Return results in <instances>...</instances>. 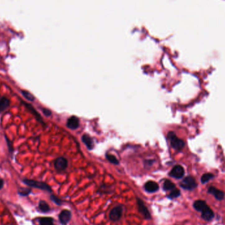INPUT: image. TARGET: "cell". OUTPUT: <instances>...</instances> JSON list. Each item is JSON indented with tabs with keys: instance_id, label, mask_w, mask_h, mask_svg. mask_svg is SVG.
<instances>
[{
	"instance_id": "obj_1",
	"label": "cell",
	"mask_w": 225,
	"mask_h": 225,
	"mask_svg": "<svg viewBox=\"0 0 225 225\" xmlns=\"http://www.w3.org/2000/svg\"><path fill=\"white\" fill-rule=\"evenodd\" d=\"M168 138L170 140L171 146L174 149L181 150L184 147V142L182 140L178 138L173 132H169L168 133Z\"/></svg>"
},
{
	"instance_id": "obj_2",
	"label": "cell",
	"mask_w": 225,
	"mask_h": 225,
	"mask_svg": "<svg viewBox=\"0 0 225 225\" xmlns=\"http://www.w3.org/2000/svg\"><path fill=\"white\" fill-rule=\"evenodd\" d=\"M23 182L29 186L32 187V188H36L43 190L48 191V192H52V190L51 187L49 186V185L47 184L42 182H39L36 181H32V180H29V179H25L23 180Z\"/></svg>"
},
{
	"instance_id": "obj_3",
	"label": "cell",
	"mask_w": 225,
	"mask_h": 225,
	"mask_svg": "<svg viewBox=\"0 0 225 225\" xmlns=\"http://www.w3.org/2000/svg\"><path fill=\"white\" fill-rule=\"evenodd\" d=\"M180 185L185 190H192L197 186V183L194 178L192 177H187L182 180Z\"/></svg>"
},
{
	"instance_id": "obj_4",
	"label": "cell",
	"mask_w": 225,
	"mask_h": 225,
	"mask_svg": "<svg viewBox=\"0 0 225 225\" xmlns=\"http://www.w3.org/2000/svg\"><path fill=\"white\" fill-rule=\"evenodd\" d=\"M122 215V206H117L112 208L109 213V218L112 221H118L121 218Z\"/></svg>"
},
{
	"instance_id": "obj_5",
	"label": "cell",
	"mask_w": 225,
	"mask_h": 225,
	"mask_svg": "<svg viewBox=\"0 0 225 225\" xmlns=\"http://www.w3.org/2000/svg\"><path fill=\"white\" fill-rule=\"evenodd\" d=\"M137 205L138 207V211L141 213L142 215L146 220H149L151 218L150 213L149 212L148 208L144 205V201L141 200L137 198Z\"/></svg>"
},
{
	"instance_id": "obj_6",
	"label": "cell",
	"mask_w": 225,
	"mask_h": 225,
	"mask_svg": "<svg viewBox=\"0 0 225 225\" xmlns=\"http://www.w3.org/2000/svg\"><path fill=\"white\" fill-rule=\"evenodd\" d=\"M67 165H68V162H67V160L63 157H58V158L55 159L54 163L55 169L59 171L65 170L66 168L67 167Z\"/></svg>"
},
{
	"instance_id": "obj_7",
	"label": "cell",
	"mask_w": 225,
	"mask_h": 225,
	"mask_svg": "<svg viewBox=\"0 0 225 225\" xmlns=\"http://www.w3.org/2000/svg\"><path fill=\"white\" fill-rule=\"evenodd\" d=\"M184 174V168L181 165H176L174 166L172 170L171 171L169 175L173 178H181L183 177Z\"/></svg>"
},
{
	"instance_id": "obj_8",
	"label": "cell",
	"mask_w": 225,
	"mask_h": 225,
	"mask_svg": "<svg viewBox=\"0 0 225 225\" xmlns=\"http://www.w3.org/2000/svg\"><path fill=\"white\" fill-rule=\"evenodd\" d=\"M71 218V212L69 210L64 209L62 211L59 215L60 223L63 225L67 224Z\"/></svg>"
},
{
	"instance_id": "obj_9",
	"label": "cell",
	"mask_w": 225,
	"mask_h": 225,
	"mask_svg": "<svg viewBox=\"0 0 225 225\" xmlns=\"http://www.w3.org/2000/svg\"><path fill=\"white\" fill-rule=\"evenodd\" d=\"M144 188L148 192L154 193L159 190V185L157 184V182L150 181L145 184Z\"/></svg>"
},
{
	"instance_id": "obj_10",
	"label": "cell",
	"mask_w": 225,
	"mask_h": 225,
	"mask_svg": "<svg viewBox=\"0 0 225 225\" xmlns=\"http://www.w3.org/2000/svg\"><path fill=\"white\" fill-rule=\"evenodd\" d=\"M79 119L75 116L71 117L67 122V127L70 129H72V130H75V129L78 128V126H79Z\"/></svg>"
},
{
	"instance_id": "obj_11",
	"label": "cell",
	"mask_w": 225,
	"mask_h": 225,
	"mask_svg": "<svg viewBox=\"0 0 225 225\" xmlns=\"http://www.w3.org/2000/svg\"><path fill=\"white\" fill-rule=\"evenodd\" d=\"M208 192L213 194L217 200H222L224 197V193L221 190H219L217 188L211 186L208 189Z\"/></svg>"
},
{
	"instance_id": "obj_12",
	"label": "cell",
	"mask_w": 225,
	"mask_h": 225,
	"mask_svg": "<svg viewBox=\"0 0 225 225\" xmlns=\"http://www.w3.org/2000/svg\"><path fill=\"white\" fill-rule=\"evenodd\" d=\"M201 217L205 221H211L214 217V213L210 209V207H207L204 210L201 211Z\"/></svg>"
},
{
	"instance_id": "obj_13",
	"label": "cell",
	"mask_w": 225,
	"mask_h": 225,
	"mask_svg": "<svg viewBox=\"0 0 225 225\" xmlns=\"http://www.w3.org/2000/svg\"><path fill=\"white\" fill-rule=\"evenodd\" d=\"M82 142L85 144V145L87 146V148L89 149H93L94 144V141H93L92 138L90 136H88V135H87V134H84L82 137Z\"/></svg>"
},
{
	"instance_id": "obj_14",
	"label": "cell",
	"mask_w": 225,
	"mask_h": 225,
	"mask_svg": "<svg viewBox=\"0 0 225 225\" xmlns=\"http://www.w3.org/2000/svg\"><path fill=\"white\" fill-rule=\"evenodd\" d=\"M207 207H208V206L206 204L205 201H202V200L195 201L194 204V207L195 208V210H197L198 211L201 212L202 211L204 210Z\"/></svg>"
},
{
	"instance_id": "obj_15",
	"label": "cell",
	"mask_w": 225,
	"mask_h": 225,
	"mask_svg": "<svg viewBox=\"0 0 225 225\" xmlns=\"http://www.w3.org/2000/svg\"><path fill=\"white\" fill-rule=\"evenodd\" d=\"M9 104L10 102L8 98L5 97L0 98V112L7 109L9 108Z\"/></svg>"
},
{
	"instance_id": "obj_16",
	"label": "cell",
	"mask_w": 225,
	"mask_h": 225,
	"mask_svg": "<svg viewBox=\"0 0 225 225\" xmlns=\"http://www.w3.org/2000/svg\"><path fill=\"white\" fill-rule=\"evenodd\" d=\"M40 225H54L53 218L52 217H42L39 220Z\"/></svg>"
},
{
	"instance_id": "obj_17",
	"label": "cell",
	"mask_w": 225,
	"mask_h": 225,
	"mask_svg": "<svg viewBox=\"0 0 225 225\" xmlns=\"http://www.w3.org/2000/svg\"><path fill=\"white\" fill-rule=\"evenodd\" d=\"M163 188V190L165 191L172 190L175 188V184L171 181H169V180H166V181L164 182Z\"/></svg>"
},
{
	"instance_id": "obj_18",
	"label": "cell",
	"mask_w": 225,
	"mask_h": 225,
	"mask_svg": "<svg viewBox=\"0 0 225 225\" xmlns=\"http://www.w3.org/2000/svg\"><path fill=\"white\" fill-rule=\"evenodd\" d=\"M38 207H39V209H40V210L44 213L48 212L50 209L49 206L48 205V204L44 201H40V203H39V205H38Z\"/></svg>"
},
{
	"instance_id": "obj_19",
	"label": "cell",
	"mask_w": 225,
	"mask_h": 225,
	"mask_svg": "<svg viewBox=\"0 0 225 225\" xmlns=\"http://www.w3.org/2000/svg\"><path fill=\"white\" fill-rule=\"evenodd\" d=\"M213 177H214V175L211 173H206L204 174L203 176L201 177V181L203 184H205L206 182H207L209 181H210L211 179H212Z\"/></svg>"
},
{
	"instance_id": "obj_20",
	"label": "cell",
	"mask_w": 225,
	"mask_h": 225,
	"mask_svg": "<svg viewBox=\"0 0 225 225\" xmlns=\"http://www.w3.org/2000/svg\"><path fill=\"white\" fill-rule=\"evenodd\" d=\"M180 195H181V192H180V190H178V189L174 188V189L172 190L171 193L168 194V198H170V199L177 198H178V196H180Z\"/></svg>"
},
{
	"instance_id": "obj_21",
	"label": "cell",
	"mask_w": 225,
	"mask_h": 225,
	"mask_svg": "<svg viewBox=\"0 0 225 225\" xmlns=\"http://www.w3.org/2000/svg\"><path fill=\"white\" fill-rule=\"evenodd\" d=\"M106 157H107V159H108V161L111 163L115 164V165L119 164V161L117 160L115 156L111 155V154H107Z\"/></svg>"
},
{
	"instance_id": "obj_22",
	"label": "cell",
	"mask_w": 225,
	"mask_h": 225,
	"mask_svg": "<svg viewBox=\"0 0 225 225\" xmlns=\"http://www.w3.org/2000/svg\"><path fill=\"white\" fill-rule=\"evenodd\" d=\"M22 95H24V97L26 99H27L29 101H30V102H32V101H34L35 99L34 97V95L32 94H30V92H28V91L22 90Z\"/></svg>"
},
{
	"instance_id": "obj_23",
	"label": "cell",
	"mask_w": 225,
	"mask_h": 225,
	"mask_svg": "<svg viewBox=\"0 0 225 225\" xmlns=\"http://www.w3.org/2000/svg\"><path fill=\"white\" fill-rule=\"evenodd\" d=\"M50 198L51 200L54 202L55 204H57V205H61L62 204V201L61 200H60L59 198H57V196H55L54 195H52L50 196Z\"/></svg>"
},
{
	"instance_id": "obj_24",
	"label": "cell",
	"mask_w": 225,
	"mask_h": 225,
	"mask_svg": "<svg viewBox=\"0 0 225 225\" xmlns=\"http://www.w3.org/2000/svg\"><path fill=\"white\" fill-rule=\"evenodd\" d=\"M30 192H31L30 189H22L20 191H19V194L21 195H23V196L28 195Z\"/></svg>"
},
{
	"instance_id": "obj_25",
	"label": "cell",
	"mask_w": 225,
	"mask_h": 225,
	"mask_svg": "<svg viewBox=\"0 0 225 225\" xmlns=\"http://www.w3.org/2000/svg\"><path fill=\"white\" fill-rule=\"evenodd\" d=\"M42 111H43V112L44 113V115H46V116H49V115H51V114H52L51 111H50L49 109H43Z\"/></svg>"
},
{
	"instance_id": "obj_26",
	"label": "cell",
	"mask_w": 225,
	"mask_h": 225,
	"mask_svg": "<svg viewBox=\"0 0 225 225\" xmlns=\"http://www.w3.org/2000/svg\"><path fill=\"white\" fill-rule=\"evenodd\" d=\"M3 184H4L3 181L2 179H0V190H1V189L3 188Z\"/></svg>"
}]
</instances>
